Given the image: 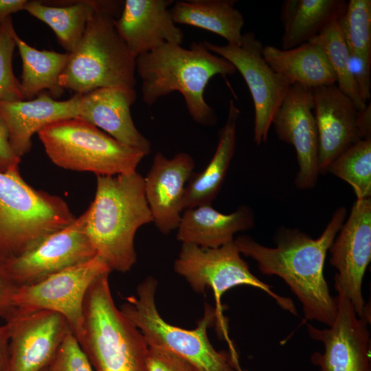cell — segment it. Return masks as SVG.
Segmentation results:
<instances>
[{"label": "cell", "instance_id": "1", "mask_svg": "<svg viewBox=\"0 0 371 371\" xmlns=\"http://www.w3.org/2000/svg\"><path fill=\"white\" fill-rule=\"evenodd\" d=\"M346 216V208L338 207L317 238L297 228L282 227L275 235V247L246 235L238 236L234 243L240 254L257 262L262 273L284 280L301 302L306 319L330 326L335 318L337 302L324 278V263Z\"/></svg>", "mask_w": 371, "mask_h": 371}, {"label": "cell", "instance_id": "2", "mask_svg": "<svg viewBox=\"0 0 371 371\" xmlns=\"http://www.w3.org/2000/svg\"><path fill=\"white\" fill-rule=\"evenodd\" d=\"M135 71L142 80V99L146 105L178 91L192 120L210 126L216 124L217 116L204 98L205 87L214 76L234 75L236 69L227 60L210 52L203 41H194L188 49L166 43L137 56Z\"/></svg>", "mask_w": 371, "mask_h": 371}, {"label": "cell", "instance_id": "3", "mask_svg": "<svg viewBox=\"0 0 371 371\" xmlns=\"http://www.w3.org/2000/svg\"><path fill=\"white\" fill-rule=\"evenodd\" d=\"M86 212L87 234L97 255L111 271H129L137 262L135 234L153 222L144 177L137 171L97 176L95 197Z\"/></svg>", "mask_w": 371, "mask_h": 371}, {"label": "cell", "instance_id": "4", "mask_svg": "<svg viewBox=\"0 0 371 371\" xmlns=\"http://www.w3.org/2000/svg\"><path fill=\"white\" fill-rule=\"evenodd\" d=\"M109 273L98 277L87 291L80 345L96 371H148V346L116 307Z\"/></svg>", "mask_w": 371, "mask_h": 371}, {"label": "cell", "instance_id": "5", "mask_svg": "<svg viewBox=\"0 0 371 371\" xmlns=\"http://www.w3.org/2000/svg\"><path fill=\"white\" fill-rule=\"evenodd\" d=\"M76 218L62 198L32 188L19 169L0 172L1 258L20 255Z\"/></svg>", "mask_w": 371, "mask_h": 371}, {"label": "cell", "instance_id": "6", "mask_svg": "<svg viewBox=\"0 0 371 371\" xmlns=\"http://www.w3.org/2000/svg\"><path fill=\"white\" fill-rule=\"evenodd\" d=\"M157 281L146 278L137 288V296L125 299L120 306L124 316L144 337L148 346L159 347L190 361L200 371H237L231 352L217 351L211 344L207 330L218 317V311L206 305L203 317L194 330L170 324L159 315L155 305Z\"/></svg>", "mask_w": 371, "mask_h": 371}, {"label": "cell", "instance_id": "7", "mask_svg": "<svg viewBox=\"0 0 371 371\" xmlns=\"http://www.w3.org/2000/svg\"><path fill=\"white\" fill-rule=\"evenodd\" d=\"M109 12H96L59 78L60 86L75 94L113 87L135 88V57L118 34Z\"/></svg>", "mask_w": 371, "mask_h": 371}, {"label": "cell", "instance_id": "8", "mask_svg": "<svg viewBox=\"0 0 371 371\" xmlns=\"http://www.w3.org/2000/svg\"><path fill=\"white\" fill-rule=\"evenodd\" d=\"M45 153L56 166L112 176L136 171L146 155L79 118L52 123L38 133Z\"/></svg>", "mask_w": 371, "mask_h": 371}, {"label": "cell", "instance_id": "9", "mask_svg": "<svg viewBox=\"0 0 371 371\" xmlns=\"http://www.w3.org/2000/svg\"><path fill=\"white\" fill-rule=\"evenodd\" d=\"M111 271L104 260L96 255L38 282L17 287L5 315H27L40 311L58 313L66 319L79 341L82 335L83 303L87 291L98 277Z\"/></svg>", "mask_w": 371, "mask_h": 371}, {"label": "cell", "instance_id": "10", "mask_svg": "<svg viewBox=\"0 0 371 371\" xmlns=\"http://www.w3.org/2000/svg\"><path fill=\"white\" fill-rule=\"evenodd\" d=\"M174 270L185 278L196 293L211 288L217 302L229 289L247 285L260 289L273 297L279 306L297 315L293 301L276 294L271 286L256 278L247 263L240 257L234 240L217 248H203L183 243Z\"/></svg>", "mask_w": 371, "mask_h": 371}, {"label": "cell", "instance_id": "11", "mask_svg": "<svg viewBox=\"0 0 371 371\" xmlns=\"http://www.w3.org/2000/svg\"><path fill=\"white\" fill-rule=\"evenodd\" d=\"M203 43L210 52L231 63L243 77L254 106V141L257 145L266 142L272 118L291 85L267 63L262 43L252 32L243 34L239 45Z\"/></svg>", "mask_w": 371, "mask_h": 371}, {"label": "cell", "instance_id": "12", "mask_svg": "<svg viewBox=\"0 0 371 371\" xmlns=\"http://www.w3.org/2000/svg\"><path fill=\"white\" fill-rule=\"evenodd\" d=\"M338 233L329 248L330 262L337 271L335 287L350 300L357 315L370 323L362 282L371 260V198L356 200Z\"/></svg>", "mask_w": 371, "mask_h": 371}, {"label": "cell", "instance_id": "13", "mask_svg": "<svg viewBox=\"0 0 371 371\" xmlns=\"http://www.w3.org/2000/svg\"><path fill=\"white\" fill-rule=\"evenodd\" d=\"M87 212L31 249L5 260L6 272L16 287L30 285L85 262L97 253L86 231Z\"/></svg>", "mask_w": 371, "mask_h": 371}, {"label": "cell", "instance_id": "14", "mask_svg": "<svg viewBox=\"0 0 371 371\" xmlns=\"http://www.w3.org/2000/svg\"><path fill=\"white\" fill-rule=\"evenodd\" d=\"M335 320L328 328L307 324L309 336L322 342L324 352L311 359L320 371H371L370 333L366 319L359 317L345 295L338 294Z\"/></svg>", "mask_w": 371, "mask_h": 371}, {"label": "cell", "instance_id": "15", "mask_svg": "<svg viewBox=\"0 0 371 371\" xmlns=\"http://www.w3.org/2000/svg\"><path fill=\"white\" fill-rule=\"evenodd\" d=\"M311 88L295 84L287 93L271 121L280 141L291 144L299 170L295 183L299 189L313 188L317 181L318 134Z\"/></svg>", "mask_w": 371, "mask_h": 371}, {"label": "cell", "instance_id": "16", "mask_svg": "<svg viewBox=\"0 0 371 371\" xmlns=\"http://www.w3.org/2000/svg\"><path fill=\"white\" fill-rule=\"evenodd\" d=\"M3 318L9 331L8 371H42L71 331L66 319L51 311Z\"/></svg>", "mask_w": 371, "mask_h": 371}, {"label": "cell", "instance_id": "17", "mask_svg": "<svg viewBox=\"0 0 371 371\" xmlns=\"http://www.w3.org/2000/svg\"><path fill=\"white\" fill-rule=\"evenodd\" d=\"M194 168V160L187 153H178L168 158L157 152L144 177L145 196L153 223L163 234H170L179 225L186 186Z\"/></svg>", "mask_w": 371, "mask_h": 371}, {"label": "cell", "instance_id": "18", "mask_svg": "<svg viewBox=\"0 0 371 371\" xmlns=\"http://www.w3.org/2000/svg\"><path fill=\"white\" fill-rule=\"evenodd\" d=\"M312 90L318 134L319 173L324 175L341 153L361 139L357 126L358 110L336 84Z\"/></svg>", "mask_w": 371, "mask_h": 371}, {"label": "cell", "instance_id": "19", "mask_svg": "<svg viewBox=\"0 0 371 371\" xmlns=\"http://www.w3.org/2000/svg\"><path fill=\"white\" fill-rule=\"evenodd\" d=\"M172 3V0L124 1L114 25L135 58L166 43L181 45L183 33L176 25L168 8Z\"/></svg>", "mask_w": 371, "mask_h": 371}, {"label": "cell", "instance_id": "20", "mask_svg": "<svg viewBox=\"0 0 371 371\" xmlns=\"http://www.w3.org/2000/svg\"><path fill=\"white\" fill-rule=\"evenodd\" d=\"M135 88H100L79 94L78 116L118 142L144 152L151 151V144L135 126L131 107L135 102Z\"/></svg>", "mask_w": 371, "mask_h": 371}, {"label": "cell", "instance_id": "21", "mask_svg": "<svg viewBox=\"0 0 371 371\" xmlns=\"http://www.w3.org/2000/svg\"><path fill=\"white\" fill-rule=\"evenodd\" d=\"M79 94L56 100L46 93L29 100L0 102V117L5 123L16 154L22 157L32 148V138L43 128L58 121L77 118Z\"/></svg>", "mask_w": 371, "mask_h": 371}, {"label": "cell", "instance_id": "22", "mask_svg": "<svg viewBox=\"0 0 371 371\" xmlns=\"http://www.w3.org/2000/svg\"><path fill=\"white\" fill-rule=\"evenodd\" d=\"M255 218L247 205L239 206L231 214H223L210 205L183 211L177 228V239L203 248H217L234 240L240 232L252 229Z\"/></svg>", "mask_w": 371, "mask_h": 371}, {"label": "cell", "instance_id": "23", "mask_svg": "<svg viewBox=\"0 0 371 371\" xmlns=\"http://www.w3.org/2000/svg\"><path fill=\"white\" fill-rule=\"evenodd\" d=\"M56 2L46 3L43 1H28L24 10L49 25L54 32L58 42L68 53L76 48L89 20L96 12H106L118 17L124 5L123 1Z\"/></svg>", "mask_w": 371, "mask_h": 371}, {"label": "cell", "instance_id": "24", "mask_svg": "<svg viewBox=\"0 0 371 371\" xmlns=\"http://www.w3.org/2000/svg\"><path fill=\"white\" fill-rule=\"evenodd\" d=\"M240 113L231 100L225 123L218 131V144L213 157L202 171L192 175L186 186L183 210L210 205L218 194L235 153Z\"/></svg>", "mask_w": 371, "mask_h": 371}, {"label": "cell", "instance_id": "25", "mask_svg": "<svg viewBox=\"0 0 371 371\" xmlns=\"http://www.w3.org/2000/svg\"><path fill=\"white\" fill-rule=\"evenodd\" d=\"M262 54L269 67L291 85L298 84L313 89L336 84L335 74L324 50L314 42L289 49L267 45Z\"/></svg>", "mask_w": 371, "mask_h": 371}, {"label": "cell", "instance_id": "26", "mask_svg": "<svg viewBox=\"0 0 371 371\" xmlns=\"http://www.w3.org/2000/svg\"><path fill=\"white\" fill-rule=\"evenodd\" d=\"M344 0H286L281 8L284 33L282 49L294 48L308 42L331 21L341 16Z\"/></svg>", "mask_w": 371, "mask_h": 371}, {"label": "cell", "instance_id": "27", "mask_svg": "<svg viewBox=\"0 0 371 371\" xmlns=\"http://www.w3.org/2000/svg\"><path fill=\"white\" fill-rule=\"evenodd\" d=\"M234 0L178 1L170 10L175 23L186 24L215 33L229 44L239 45L244 18Z\"/></svg>", "mask_w": 371, "mask_h": 371}, {"label": "cell", "instance_id": "28", "mask_svg": "<svg viewBox=\"0 0 371 371\" xmlns=\"http://www.w3.org/2000/svg\"><path fill=\"white\" fill-rule=\"evenodd\" d=\"M16 46L22 60V75L20 88L23 100H32L44 90L59 97L64 93L59 78L65 69L69 53L53 50H39L14 34Z\"/></svg>", "mask_w": 371, "mask_h": 371}, {"label": "cell", "instance_id": "29", "mask_svg": "<svg viewBox=\"0 0 371 371\" xmlns=\"http://www.w3.org/2000/svg\"><path fill=\"white\" fill-rule=\"evenodd\" d=\"M340 17L335 19L309 41L322 48L335 74L338 89L352 101L358 111H361L366 108L367 103L361 99L350 72L349 50L343 36Z\"/></svg>", "mask_w": 371, "mask_h": 371}, {"label": "cell", "instance_id": "30", "mask_svg": "<svg viewBox=\"0 0 371 371\" xmlns=\"http://www.w3.org/2000/svg\"><path fill=\"white\" fill-rule=\"evenodd\" d=\"M328 172L347 182L357 199L371 198V140L353 144L331 163Z\"/></svg>", "mask_w": 371, "mask_h": 371}, {"label": "cell", "instance_id": "31", "mask_svg": "<svg viewBox=\"0 0 371 371\" xmlns=\"http://www.w3.org/2000/svg\"><path fill=\"white\" fill-rule=\"evenodd\" d=\"M339 21L348 50L371 54V1L350 0Z\"/></svg>", "mask_w": 371, "mask_h": 371}, {"label": "cell", "instance_id": "32", "mask_svg": "<svg viewBox=\"0 0 371 371\" xmlns=\"http://www.w3.org/2000/svg\"><path fill=\"white\" fill-rule=\"evenodd\" d=\"M15 32L11 16L0 23V102L24 100L12 69Z\"/></svg>", "mask_w": 371, "mask_h": 371}, {"label": "cell", "instance_id": "33", "mask_svg": "<svg viewBox=\"0 0 371 371\" xmlns=\"http://www.w3.org/2000/svg\"><path fill=\"white\" fill-rule=\"evenodd\" d=\"M47 370L93 371L89 358L72 331L60 343Z\"/></svg>", "mask_w": 371, "mask_h": 371}, {"label": "cell", "instance_id": "34", "mask_svg": "<svg viewBox=\"0 0 371 371\" xmlns=\"http://www.w3.org/2000/svg\"><path fill=\"white\" fill-rule=\"evenodd\" d=\"M148 371H200L186 359L166 349L148 346Z\"/></svg>", "mask_w": 371, "mask_h": 371}, {"label": "cell", "instance_id": "35", "mask_svg": "<svg viewBox=\"0 0 371 371\" xmlns=\"http://www.w3.org/2000/svg\"><path fill=\"white\" fill-rule=\"evenodd\" d=\"M349 68L359 95L366 103L371 97V54L349 51Z\"/></svg>", "mask_w": 371, "mask_h": 371}, {"label": "cell", "instance_id": "36", "mask_svg": "<svg viewBox=\"0 0 371 371\" xmlns=\"http://www.w3.org/2000/svg\"><path fill=\"white\" fill-rule=\"evenodd\" d=\"M19 157L12 147L8 127L0 117V172H8L19 169Z\"/></svg>", "mask_w": 371, "mask_h": 371}, {"label": "cell", "instance_id": "37", "mask_svg": "<svg viewBox=\"0 0 371 371\" xmlns=\"http://www.w3.org/2000/svg\"><path fill=\"white\" fill-rule=\"evenodd\" d=\"M16 288L6 272L5 260L0 258V317H3L9 311L11 299Z\"/></svg>", "mask_w": 371, "mask_h": 371}, {"label": "cell", "instance_id": "38", "mask_svg": "<svg viewBox=\"0 0 371 371\" xmlns=\"http://www.w3.org/2000/svg\"><path fill=\"white\" fill-rule=\"evenodd\" d=\"M357 126L361 139L371 140V105L370 102L364 109L358 111Z\"/></svg>", "mask_w": 371, "mask_h": 371}, {"label": "cell", "instance_id": "39", "mask_svg": "<svg viewBox=\"0 0 371 371\" xmlns=\"http://www.w3.org/2000/svg\"><path fill=\"white\" fill-rule=\"evenodd\" d=\"M9 331L5 324L0 325V371L9 369Z\"/></svg>", "mask_w": 371, "mask_h": 371}, {"label": "cell", "instance_id": "40", "mask_svg": "<svg viewBox=\"0 0 371 371\" xmlns=\"http://www.w3.org/2000/svg\"><path fill=\"white\" fill-rule=\"evenodd\" d=\"M27 0H0V23L11 14L25 10Z\"/></svg>", "mask_w": 371, "mask_h": 371}, {"label": "cell", "instance_id": "41", "mask_svg": "<svg viewBox=\"0 0 371 371\" xmlns=\"http://www.w3.org/2000/svg\"><path fill=\"white\" fill-rule=\"evenodd\" d=\"M42 371H47V368H45V369H43Z\"/></svg>", "mask_w": 371, "mask_h": 371}]
</instances>
